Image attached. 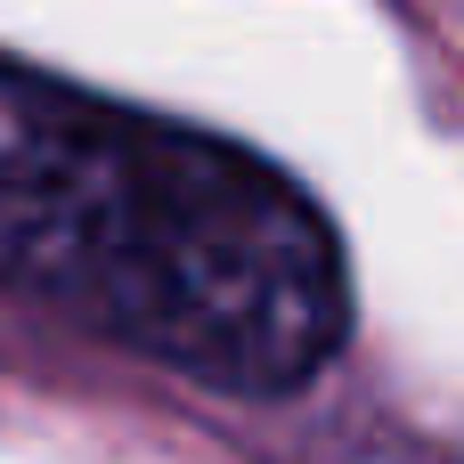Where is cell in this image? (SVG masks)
<instances>
[{
	"instance_id": "cell-1",
	"label": "cell",
	"mask_w": 464,
	"mask_h": 464,
	"mask_svg": "<svg viewBox=\"0 0 464 464\" xmlns=\"http://www.w3.org/2000/svg\"><path fill=\"white\" fill-rule=\"evenodd\" d=\"M0 285L228 400L302 392L351 334L343 237L237 139L41 98L0 147Z\"/></svg>"
}]
</instances>
